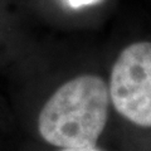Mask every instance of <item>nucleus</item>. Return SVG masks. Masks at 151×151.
<instances>
[{
    "label": "nucleus",
    "instance_id": "nucleus-1",
    "mask_svg": "<svg viewBox=\"0 0 151 151\" xmlns=\"http://www.w3.org/2000/svg\"><path fill=\"white\" fill-rule=\"evenodd\" d=\"M110 92L105 81L82 74L62 84L38 117L44 141L58 147L96 146L107 122Z\"/></svg>",
    "mask_w": 151,
    "mask_h": 151
},
{
    "label": "nucleus",
    "instance_id": "nucleus-2",
    "mask_svg": "<svg viewBox=\"0 0 151 151\" xmlns=\"http://www.w3.org/2000/svg\"><path fill=\"white\" fill-rule=\"evenodd\" d=\"M110 98L132 124L151 127V42L127 45L112 67Z\"/></svg>",
    "mask_w": 151,
    "mask_h": 151
},
{
    "label": "nucleus",
    "instance_id": "nucleus-3",
    "mask_svg": "<svg viewBox=\"0 0 151 151\" xmlns=\"http://www.w3.org/2000/svg\"><path fill=\"white\" fill-rule=\"evenodd\" d=\"M93 1H96V0H68L69 5L73 8H79L83 5H88V4H93Z\"/></svg>",
    "mask_w": 151,
    "mask_h": 151
},
{
    "label": "nucleus",
    "instance_id": "nucleus-4",
    "mask_svg": "<svg viewBox=\"0 0 151 151\" xmlns=\"http://www.w3.org/2000/svg\"><path fill=\"white\" fill-rule=\"evenodd\" d=\"M60 151H103V150L97 149L96 146H92V147H62Z\"/></svg>",
    "mask_w": 151,
    "mask_h": 151
}]
</instances>
